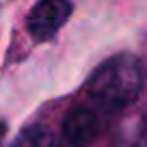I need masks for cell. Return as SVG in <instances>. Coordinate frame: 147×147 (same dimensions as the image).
Returning <instances> with one entry per match:
<instances>
[{"instance_id":"5","label":"cell","mask_w":147,"mask_h":147,"mask_svg":"<svg viewBox=\"0 0 147 147\" xmlns=\"http://www.w3.org/2000/svg\"><path fill=\"white\" fill-rule=\"evenodd\" d=\"M141 138L147 143V110H145V115H143V119H141Z\"/></svg>"},{"instance_id":"2","label":"cell","mask_w":147,"mask_h":147,"mask_svg":"<svg viewBox=\"0 0 147 147\" xmlns=\"http://www.w3.org/2000/svg\"><path fill=\"white\" fill-rule=\"evenodd\" d=\"M71 15V2L69 0H39L30 9L26 20L28 35L35 41H48L63 28V24Z\"/></svg>"},{"instance_id":"4","label":"cell","mask_w":147,"mask_h":147,"mask_svg":"<svg viewBox=\"0 0 147 147\" xmlns=\"http://www.w3.org/2000/svg\"><path fill=\"white\" fill-rule=\"evenodd\" d=\"M11 147H52V134L46 125H30L15 138Z\"/></svg>"},{"instance_id":"3","label":"cell","mask_w":147,"mask_h":147,"mask_svg":"<svg viewBox=\"0 0 147 147\" xmlns=\"http://www.w3.org/2000/svg\"><path fill=\"white\" fill-rule=\"evenodd\" d=\"M100 132V117L89 106H74L63 119V136L71 147H87Z\"/></svg>"},{"instance_id":"1","label":"cell","mask_w":147,"mask_h":147,"mask_svg":"<svg viewBox=\"0 0 147 147\" xmlns=\"http://www.w3.org/2000/svg\"><path fill=\"white\" fill-rule=\"evenodd\" d=\"M145 82L143 65L130 54H117L104 61L91 74L87 93L104 110H119L138 97Z\"/></svg>"}]
</instances>
